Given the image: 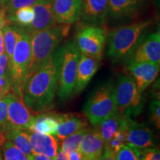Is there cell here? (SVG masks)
Masks as SVG:
<instances>
[{
	"instance_id": "obj_10",
	"label": "cell",
	"mask_w": 160,
	"mask_h": 160,
	"mask_svg": "<svg viewBox=\"0 0 160 160\" xmlns=\"http://www.w3.org/2000/svg\"><path fill=\"white\" fill-rule=\"evenodd\" d=\"M160 63V32L152 33L139 43L128 60L131 62Z\"/></svg>"
},
{
	"instance_id": "obj_25",
	"label": "cell",
	"mask_w": 160,
	"mask_h": 160,
	"mask_svg": "<svg viewBox=\"0 0 160 160\" xmlns=\"http://www.w3.org/2000/svg\"><path fill=\"white\" fill-rule=\"evenodd\" d=\"M88 130V128L87 127H84L76 133L69 136L68 137H67L62 142V145L60 148L62 150L64 153L67 155H68L72 152L79 150L82 140L85 133H87Z\"/></svg>"
},
{
	"instance_id": "obj_39",
	"label": "cell",
	"mask_w": 160,
	"mask_h": 160,
	"mask_svg": "<svg viewBox=\"0 0 160 160\" xmlns=\"http://www.w3.org/2000/svg\"><path fill=\"white\" fill-rule=\"evenodd\" d=\"M54 160H69L68 157L66 153H64L61 148L58 149L57 153L54 158Z\"/></svg>"
},
{
	"instance_id": "obj_31",
	"label": "cell",
	"mask_w": 160,
	"mask_h": 160,
	"mask_svg": "<svg viewBox=\"0 0 160 160\" xmlns=\"http://www.w3.org/2000/svg\"><path fill=\"white\" fill-rule=\"evenodd\" d=\"M140 160H160V152L158 149L148 148L139 149L132 148Z\"/></svg>"
},
{
	"instance_id": "obj_22",
	"label": "cell",
	"mask_w": 160,
	"mask_h": 160,
	"mask_svg": "<svg viewBox=\"0 0 160 160\" xmlns=\"http://www.w3.org/2000/svg\"><path fill=\"white\" fill-rule=\"evenodd\" d=\"M58 126H59L58 113H41L34 117L33 122L29 131L31 132H37V133L56 136Z\"/></svg>"
},
{
	"instance_id": "obj_32",
	"label": "cell",
	"mask_w": 160,
	"mask_h": 160,
	"mask_svg": "<svg viewBox=\"0 0 160 160\" xmlns=\"http://www.w3.org/2000/svg\"><path fill=\"white\" fill-rule=\"evenodd\" d=\"M150 120L156 127L160 128V103L159 99L152 100L149 106Z\"/></svg>"
},
{
	"instance_id": "obj_12",
	"label": "cell",
	"mask_w": 160,
	"mask_h": 160,
	"mask_svg": "<svg viewBox=\"0 0 160 160\" xmlns=\"http://www.w3.org/2000/svg\"><path fill=\"white\" fill-rule=\"evenodd\" d=\"M53 0H39L32 5L34 11V19L27 27L26 31L31 34L35 32L47 29L56 25L53 10Z\"/></svg>"
},
{
	"instance_id": "obj_37",
	"label": "cell",
	"mask_w": 160,
	"mask_h": 160,
	"mask_svg": "<svg viewBox=\"0 0 160 160\" xmlns=\"http://www.w3.org/2000/svg\"><path fill=\"white\" fill-rule=\"evenodd\" d=\"M8 19L6 17V12L5 8L0 11V31L2 30L5 26L7 25Z\"/></svg>"
},
{
	"instance_id": "obj_26",
	"label": "cell",
	"mask_w": 160,
	"mask_h": 160,
	"mask_svg": "<svg viewBox=\"0 0 160 160\" xmlns=\"http://www.w3.org/2000/svg\"><path fill=\"white\" fill-rule=\"evenodd\" d=\"M34 11L32 6H26L17 10L13 15L8 18V21H13L19 25L28 27L34 19Z\"/></svg>"
},
{
	"instance_id": "obj_42",
	"label": "cell",
	"mask_w": 160,
	"mask_h": 160,
	"mask_svg": "<svg viewBox=\"0 0 160 160\" xmlns=\"http://www.w3.org/2000/svg\"><path fill=\"white\" fill-rule=\"evenodd\" d=\"M5 140H6V139L5 137V135H4L3 133L0 131V148L2 147L3 144L5 142Z\"/></svg>"
},
{
	"instance_id": "obj_8",
	"label": "cell",
	"mask_w": 160,
	"mask_h": 160,
	"mask_svg": "<svg viewBox=\"0 0 160 160\" xmlns=\"http://www.w3.org/2000/svg\"><path fill=\"white\" fill-rule=\"evenodd\" d=\"M107 36V31L103 26L85 25L78 31L76 43L82 54L100 62Z\"/></svg>"
},
{
	"instance_id": "obj_11",
	"label": "cell",
	"mask_w": 160,
	"mask_h": 160,
	"mask_svg": "<svg viewBox=\"0 0 160 160\" xmlns=\"http://www.w3.org/2000/svg\"><path fill=\"white\" fill-rule=\"evenodd\" d=\"M108 0H81L79 19L85 25L103 26L107 19Z\"/></svg>"
},
{
	"instance_id": "obj_24",
	"label": "cell",
	"mask_w": 160,
	"mask_h": 160,
	"mask_svg": "<svg viewBox=\"0 0 160 160\" xmlns=\"http://www.w3.org/2000/svg\"><path fill=\"white\" fill-rule=\"evenodd\" d=\"M2 33L5 52L8 57L10 65H11L16 44H17L18 38H19L20 34V29L17 28L11 27L9 25H6L2 28Z\"/></svg>"
},
{
	"instance_id": "obj_17",
	"label": "cell",
	"mask_w": 160,
	"mask_h": 160,
	"mask_svg": "<svg viewBox=\"0 0 160 160\" xmlns=\"http://www.w3.org/2000/svg\"><path fill=\"white\" fill-rule=\"evenodd\" d=\"M105 143L97 128L88 130L79 145L85 160H101Z\"/></svg>"
},
{
	"instance_id": "obj_34",
	"label": "cell",
	"mask_w": 160,
	"mask_h": 160,
	"mask_svg": "<svg viewBox=\"0 0 160 160\" xmlns=\"http://www.w3.org/2000/svg\"><path fill=\"white\" fill-rule=\"evenodd\" d=\"M10 73V62L5 52L0 55V77L8 78L7 73ZM11 75V73H10Z\"/></svg>"
},
{
	"instance_id": "obj_2",
	"label": "cell",
	"mask_w": 160,
	"mask_h": 160,
	"mask_svg": "<svg viewBox=\"0 0 160 160\" xmlns=\"http://www.w3.org/2000/svg\"><path fill=\"white\" fill-rule=\"evenodd\" d=\"M70 25L64 24L54 25L47 29L30 34L31 55L25 82L55 51L64 38L68 35Z\"/></svg>"
},
{
	"instance_id": "obj_28",
	"label": "cell",
	"mask_w": 160,
	"mask_h": 160,
	"mask_svg": "<svg viewBox=\"0 0 160 160\" xmlns=\"http://www.w3.org/2000/svg\"><path fill=\"white\" fill-rule=\"evenodd\" d=\"M126 130L127 129L119 130L116 132L111 139L105 144V148L113 151L115 153H117L122 146L126 145V137H127Z\"/></svg>"
},
{
	"instance_id": "obj_40",
	"label": "cell",
	"mask_w": 160,
	"mask_h": 160,
	"mask_svg": "<svg viewBox=\"0 0 160 160\" xmlns=\"http://www.w3.org/2000/svg\"><path fill=\"white\" fill-rule=\"evenodd\" d=\"M0 87H11L8 79L4 77H0Z\"/></svg>"
},
{
	"instance_id": "obj_16",
	"label": "cell",
	"mask_w": 160,
	"mask_h": 160,
	"mask_svg": "<svg viewBox=\"0 0 160 160\" xmlns=\"http://www.w3.org/2000/svg\"><path fill=\"white\" fill-rule=\"evenodd\" d=\"M53 10L56 22L71 25L79 19L81 0H53Z\"/></svg>"
},
{
	"instance_id": "obj_7",
	"label": "cell",
	"mask_w": 160,
	"mask_h": 160,
	"mask_svg": "<svg viewBox=\"0 0 160 160\" xmlns=\"http://www.w3.org/2000/svg\"><path fill=\"white\" fill-rule=\"evenodd\" d=\"M31 55V36L25 30L20 29V34L10 65L11 79L15 93L20 97H22V90L25 82Z\"/></svg>"
},
{
	"instance_id": "obj_6",
	"label": "cell",
	"mask_w": 160,
	"mask_h": 160,
	"mask_svg": "<svg viewBox=\"0 0 160 160\" xmlns=\"http://www.w3.org/2000/svg\"><path fill=\"white\" fill-rule=\"evenodd\" d=\"M114 94L118 113L130 119L141 113L143 108L142 97L133 77L120 75L114 87Z\"/></svg>"
},
{
	"instance_id": "obj_38",
	"label": "cell",
	"mask_w": 160,
	"mask_h": 160,
	"mask_svg": "<svg viewBox=\"0 0 160 160\" xmlns=\"http://www.w3.org/2000/svg\"><path fill=\"white\" fill-rule=\"evenodd\" d=\"M28 159L29 160H54L52 159V158L47 157L45 155L34 154V153H33L31 157H29Z\"/></svg>"
},
{
	"instance_id": "obj_30",
	"label": "cell",
	"mask_w": 160,
	"mask_h": 160,
	"mask_svg": "<svg viewBox=\"0 0 160 160\" xmlns=\"http://www.w3.org/2000/svg\"><path fill=\"white\" fill-rule=\"evenodd\" d=\"M39 0H8L5 4L6 17L7 19L15 13L19 8L26 6H32Z\"/></svg>"
},
{
	"instance_id": "obj_27",
	"label": "cell",
	"mask_w": 160,
	"mask_h": 160,
	"mask_svg": "<svg viewBox=\"0 0 160 160\" xmlns=\"http://www.w3.org/2000/svg\"><path fill=\"white\" fill-rule=\"evenodd\" d=\"M2 148L5 160H29L27 156L16 148L8 140H5Z\"/></svg>"
},
{
	"instance_id": "obj_33",
	"label": "cell",
	"mask_w": 160,
	"mask_h": 160,
	"mask_svg": "<svg viewBox=\"0 0 160 160\" xmlns=\"http://www.w3.org/2000/svg\"><path fill=\"white\" fill-rule=\"evenodd\" d=\"M117 160H140L133 148L127 145H124L116 153Z\"/></svg>"
},
{
	"instance_id": "obj_1",
	"label": "cell",
	"mask_w": 160,
	"mask_h": 160,
	"mask_svg": "<svg viewBox=\"0 0 160 160\" xmlns=\"http://www.w3.org/2000/svg\"><path fill=\"white\" fill-rule=\"evenodd\" d=\"M59 48L29 78L22 90V99L28 109L39 114L51 109L57 88Z\"/></svg>"
},
{
	"instance_id": "obj_13",
	"label": "cell",
	"mask_w": 160,
	"mask_h": 160,
	"mask_svg": "<svg viewBox=\"0 0 160 160\" xmlns=\"http://www.w3.org/2000/svg\"><path fill=\"white\" fill-rule=\"evenodd\" d=\"M128 71L134 79L140 93H142L147 88L157 79L159 72V64L152 62L128 63Z\"/></svg>"
},
{
	"instance_id": "obj_3",
	"label": "cell",
	"mask_w": 160,
	"mask_h": 160,
	"mask_svg": "<svg viewBox=\"0 0 160 160\" xmlns=\"http://www.w3.org/2000/svg\"><path fill=\"white\" fill-rule=\"evenodd\" d=\"M151 24V21H143L113 30L107 36L108 57L114 62L131 58L143 33Z\"/></svg>"
},
{
	"instance_id": "obj_29",
	"label": "cell",
	"mask_w": 160,
	"mask_h": 160,
	"mask_svg": "<svg viewBox=\"0 0 160 160\" xmlns=\"http://www.w3.org/2000/svg\"><path fill=\"white\" fill-rule=\"evenodd\" d=\"M9 102V94L4 96L0 99V131L4 135L9 131L8 107Z\"/></svg>"
},
{
	"instance_id": "obj_41",
	"label": "cell",
	"mask_w": 160,
	"mask_h": 160,
	"mask_svg": "<svg viewBox=\"0 0 160 160\" xmlns=\"http://www.w3.org/2000/svg\"><path fill=\"white\" fill-rule=\"evenodd\" d=\"M11 87H0V98L9 93Z\"/></svg>"
},
{
	"instance_id": "obj_18",
	"label": "cell",
	"mask_w": 160,
	"mask_h": 160,
	"mask_svg": "<svg viewBox=\"0 0 160 160\" xmlns=\"http://www.w3.org/2000/svg\"><path fill=\"white\" fill-rule=\"evenodd\" d=\"M142 4V0H108L107 17L123 20L133 17Z\"/></svg>"
},
{
	"instance_id": "obj_21",
	"label": "cell",
	"mask_w": 160,
	"mask_h": 160,
	"mask_svg": "<svg viewBox=\"0 0 160 160\" xmlns=\"http://www.w3.org/2000/svg\"><path fill=\"white\" fill-rule=\"evenodd\" d=\"M59 126L56 137L60 142L68 137L87 125V122L82 118L69 114H59Z\"/></svg>"
},
{
	"instance_id": "obj_23",
	"label": "cell",
	"mask_w": 160,
	"mask_h": 160,
	"mask_svg": "<svg viewBox=\"0 0 160 160\" xmlns=\"http://www.w3.org/2000/svg\"><path fill=\"white\" fill-rule=\"evenodd\" d=\"M6 140L13 144L28 157L33 154V151L30 142V133L25 130L11 129L5 134Z\"/></svg>"
},
{
	"instance_id": "obj_36",
	"label": "cell",
	"mask_w": 160,
	"mask_h": 160,
	"mask_svg": "<svg viewBox=\"0 0 160 160\" xmlns=\"http://www.w3.org/2000/svg\"><path fill=\"white\" fill-rule=\"evenodd\" d=\"M68 157L69 160H85V157L79 149L69 153Z\"/></svg>"
},
{
	"instance_id": "obj_35",
	"label": "cell",
	"mask_w": 160,
	"mask_h": 160,
	"mask_svg": "<svg viewBox=\"0 0 160 160\" xmlns=\"http://www.w3.org/2000/svg\"><path fill=\"white\" fill-rule=\"evenodd\" d=\"M101 160H117L116 153L113 151H111V150L105 148Z\"/></svg>"
},
{
	"instance_id": "obj_43",
	"label": "cell",
	"mask_w": 160,
	"mask_h": 160,
	"mask_svg": "<svg viewBox=\"0 0 160 160\" xmlns=\"http://www.w3.org/2000/svg\"><path fill=\"white\" fill-rule=\"evenodd\" d=\"M2 44H4L2 30H1V31H0V45H2Z\"/></svg>"
},
{
	"instance_id": "obj_15",
	"label": "cell",
	"mask_w": 160,
	"mask_h": 160,
	"mask_svg": "<svg viewBox=\"0 0 160 160\" xmlns=\"http://www.w3.org/2000/svg\"><path fill=\"white\" fill-rule=\"evenodd\" d=\"M99 66V61L82 53L80 54L76 75L75 85L73 91V95L81 93L85 88L86 86L88 85L89 82L97 73Z\"/></svg>"
},
{
	"instance_id": "obj_14",
	"label": "cell",
	"mask_w": 160,
	"mask_h": 160,
	"mask_svg": "<svg viewBox=\"0 0 160 160\" xmlns=\"http://www.w3.org/2000/svg\"><path fill=\"white\" fill-rule=\"evenodd\" d=\"M126 133V145L130 147L143 149L154 145L153 131L144 124L138 123L131 119Z\"/></svg>"
},
{
	"instance_id": "obj_45",
	"label": "cell",
	"mask_w": 160,
	"mask_h": 160,
	"mask_svg": "<svg viewBox=\"0 0 160 160\" xmlns=\"http://www.w3.org/2000/svg\"><path fill=\"white\" fill-rule=\"evenodd\" d=\"M158 1V5H159V0H157Z\"/></svg>"
},
{
	"instance_id": "obj_44",
	"label": "cell",
	"mask_w": 160,
	"mask_h": 160,
	"mask_svg": "<svg viewBox=\"0 0 160 160\" xmlns=\"http://www.w3.org/2000/svg\"><path fill=\"white\" fill-rule=\"evenodd\" d=\"M0 160H3L2 156V153H1V151H0Z\"/></svg>"
},
{
	"instance_id": "obj_19",
	"label": "cell",
	"mask_w": 160,
	"mask_h": 160,
	"mask_svg": "<svg viewBox=\"0 0 160 160\" xmlns=\"http://www.w3.org/2000/svg\"><path fill=\"white\" fill-rule=\"evenodd\" d=\"M30 142L33 153L45 155L54 159L59 149V145L53 136L31 132L30 133Z\"/></svg>"
},
{
	"instance_id": "obj_4",
	"label": "cell",
	"mask_w": 160,
	"mask_h": 160,
	"mask_svg": "<svg viewBox=\"0 0 160 160\" xmlns=\"http://www.w3.org/2000/svg\"><path fill=\"white\" fill-rule=\"evenodd\" d=\"M80 51L76 42H68L59 47V63L58 70L57 97L65 102L73 94Z\"/></svg>"
},
{
	"instance_id": "obj_20",
	"label": "cell",
	"mask_w": 160,
	"mask_h": 160,
	"mask_svg": "<svg viewBox=\"0 0 160 160\" xmlns=\"http://www.w3.org/2000/svg\"><path fill=\"white\" fill-rule=\"evenodd\" d=\"M132 119L127 117L124 114L116 112L114 114L104 120L97 126V131L99 132L104 143L108 142L116 132L119 130L127 129Z\"/></svg>"
},
{
	"instance_id": "obj_5",
	"label": "cell",
	"mask_w": 160,
	"mask_h": 160,
	"mask_svg": "<svg viewBox=\"0 0 160 160\" xmlns=\"http://www.w3.org/2000/svg\"><path fill=\"white\" fill-rule=\"evenodd\" d=\"M83 112L91 125L94 126L114 114L117 110L113 85L105 83L98 87L86 101Z\"/></svg>"
},
{
	"instance_id": "obj_46",
	"label": "cell",
	"mask_w": 160,
	"mask_h": 160,
	"mask_svg": "<svg viewBox=\"0 0 160 160\" xmlns=\"http://www.w3.org/2000/svg\"><path fill=\"white\" fill-rule=\"evenodd\" d=\"M0 99H1V98H0Z\"/></svg>"
},
{
	"instance_id": "obj_9",
	"label": "cell",
	"mask_w": 160,
	"mask_h": 160,
	"mask_svg": "<svg viewBox=\"0 0 160 160\" xmlns=\"http://www.w3.org/2000/svg\"><path fill=\"white\" fill-rule=\"evenodd\" d=\"M9 102L8 107L9 130L15 128L30 130L34 120V116L24 102L23 99L16 93H8Z\"/></svg>"
}]
</instances>
